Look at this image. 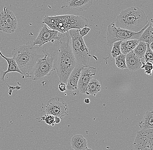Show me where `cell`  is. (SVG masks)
Here are the masks:
<instances>
[{
  "label": "cell",
  "instance_id": "cell-21",
  "mask_svg": "<svg viewBox=\"0 0 153 150\" xmlns=\"http://www.w3.org/2000/svg\"><path fill=\"white\" fill-rule=\"evenodd\" d=\"M139 40L147 44L153 42V19L149 21V26L143 31Z\"/></svg>",
  "mask_w": 153,
  "mask_h": 150
},
{
  "label": "cell",
  "instance_id": "cell-15",
  "mask_svg": "<svg viewBox=\"0 0 153 150\" xmlns=\"http://www.w3.org/2000/svg\"><path fill=\"white\" fill-rule=\"evenodd\" d=\"M126 64L127 69L131 71L139 70L142 66L140 58L136 55L133 50L126 55Z\"/></svg>",
  "mask_w": 153,
  "mask_h": 150
},
{
  "label": "cell",
  "instance_id": "cell-10",
  "mask_svg": "<svg viewBox=\"0 0 153 150\" xmlns=\"http://www.w3.org/2000/svg\"><path fill=\"white\" fill-rule=\"evenodd\" d=\"M133 145L134 150H153V129L137 131Z\"/></svg>",
  "mask_w": 153,
  "mask_h": 150
},
{
  "label": "cell",
  "instance_id": "cell-9",
  "mask_svg": "<svg viewBox=\"0 0 153 150\" xmlns=\"http://www.w3.org/2000/svg\"><path fill=\"white\" fill-rule=\"evenodd\" d=\"M18 28V21L11 10L4 7L0 13V30L6 33H12Z\"/></svg>",
  "mask_w": 153,
  "mask_h": 150
},
{
  "label": "cell",
  "instance_id": "cell-14",
  "mask_svg": "<svg viewBox=\"0 0 153 150\" xmlns=\"http://www.w3.org/2000/svg\"><path fill=\"white\" fill-rule=\"evenodd\" d=\"M93 0H67V6L78 11L87 10L93 4Z\"/></svg>",
  "mask_w": 153,
  "mask_h": 150
},
{
  "label": "cell",
  "instance_id": "cell-19",
  "mask_svg": "<svg viewBox=\"0 0 153 150\" xmlns=\"http://www.w3.org/2000/svg\"><path fill=\"white\" fill-rule=\"evenodd\" d=\"M139 41V40H129L122 41L120 45L121 53L124 55H127L130 52L133 50L138 45Z\"/></svg>",
  "mask_w": 153,
  "mask_h": 150
},
{
  "label": "cell",
  "instance_id": "cell-33",
  "mask_svg": "<svg viewBox=\"0 0 153 150\" xmlns=\"http://www.w3.org/2000/svg\"><path fill=\"white\" fill-rule=\"evenodd\" d=\"M149 46H150V48L153 52V42L151 43Z\"/></svg>",
  "mask_w": 153,
  "mask_h": 150
},
{
  "label": "cell",
  "instance_id": "cell-2",
  "mask_svg": "<svg viewBox=\"0 0 153 150\" xmlns=\"http://www.w3.org/2000/svg\"><path fill=\"white\" fill-rule=\"evenodd\" d=\"M60 47L56 54L55 70L60 83L67 85L69 75L77 64L71 45V38L68 32L62 33L59 41Z\"/></svg>",
  "mask_w": 153,
  "mask_h": 150
},
{
  "label": "cell",
  "instance_id": "cell-5",
  "mask_svg": "<svg viewBox=\"0 0 153 150\" xmlns=\"http://www.w3.org/2000/svg\"><path fill=\"white\" fill-rule=\"evenodd\" d=\"M79 31L80 30L76 29L69 30L68 33L71 38L72 50L77 64L87 67L88 66L91 55Z\"/></svg>",
  "mask_w": 153,
  "mask_h": 150
},
{
  "label": "cell",
  "instance_id": "cell-4",
  "mask_svg": "<svg viewBox=\"0 0 153 150\" xmlns=\"http://www.w3.org/2000/svg\"><path fill=\"white\" fill-rule=\"evenodd\" d=\"M88 20L80 16L74 15L59 16H45L43 18L42 23L48 26L51 29L64 33L71 29L81 30L88 25Z\"/></svg>",
  "mask_w": 153,
  "mask_h": 150
},
{
  "label": "cell",
  "instance_id": "cell-31",
  "mask_svg": "<svg viewBox=\"0 0 153 150\" xmlns=\"http://www.w3.org/2000/svg\"><path fill=\"white\" fill-rule=\"evenodd\" d=\"M55 123L58 124L61 122V118L58 117H55Z\"/></svg>",
  "mask_w": 153,
  "mask_h": 150
},
{
  "label": "cell",
  "instance_id": "cell-8",
  "mask_svg": "<svg viewBox=\"0 0 153 150\" xmlns=\"http://www.w3.org/2000/svg\"><path fill=\"white\" fill-rule=\"evenodd\" d=\"M68 104L64 99L58 96L50 99L46 106L47 114L60 117L61 119L68 115Z\"/></svg>",
  "mask_w": 153,
  "mask_h": 150
},
{
  "label": "cell",
  "instance_id": "cell-26",
  "mask_svg": "<svg viewBox=\"0 0 153 150\" xmlns=\"http://www.w3.org/2000/svg\"><path fill=\"white\" fill-rule=\"evenodd\" d=\"M147 51L145 52L143 59L145 62H150L153 64V52L150 47V44H147Z\"/></svg>",
  "mask_w": 153,
  "mask_h": 150
},
{
  "label": "cell",
  "instance_id": "cell-11",
  "mask_svg": "<svg viewBox=\"0 0 153 150\" xmlns=\"http://www.w3.org/2000/svg\"><path fill=\"white\" fill-rule=\"evenodd\" d=\"M62 38V33L57 30L49 29L47 25H44L39 30L37 38L33 41V45L42 47L45 44L53 43L54 41H60Z\"/></svg>",
  "mask_w": 153,
  "mask_h": 150
},
{
  "label": "cell",
  "instance_id": "cell-20",
  "mask_svg": "<svg viewBox=\"0 0 153 150\" xmlns=\"http://www.w3.org/2000/svg\"><path fill=\"white\" fill-rule=\"evenodd\" d=\"M101 85L99 81L95 79L91 80L87 86L85 94L88 95L96 96L100 91Z\"/></svg>",
  "mask_w": 153,
  "mask_h": 150
},
{
  "label": "cell",
  "instance_id": "cell-23",
  "mask_svg": "<svg viewBox=\"0 0 153 150\" xmlns=\"http://www.w3.org/2000/svg\"><path fill=\"white\" fill-rule=\"evenodd\" d=\"M115 64L119 69H127L126 64V55L121 53L115 58Z\"/></svg>",
  "mask_w": 153,
  "mask_h": 150
},
{
  "label": "cell",
  "instance_id": "cell-7",
  "mask_svg": "<svg viewBox=\"0 0 153 150\" xmlns=\"http://www.w3.org/2000/svg\"><path fill=\"white\" fill-rule=\"evenodd\" d=\"M56 54L52 55L47 51L45 56L38 60L33 72V80H42L45 76H49L53 71L55 70Z\"/></svg>",
  "mask_w": 153,
  "mask_h": 150
},
{
  "label": "cell",
  "instance_id": "cell-16",
  "mask_svg": "<svg viewBox=\"0 0 153 150\" xmlns=\"http://www.w3.org/2000/svg\"><path fill=\"white\" fill-rule=\"evenodd\" d=\"M0 56L7 61V65H8L7 70L5 71L1 72V73H0L1 80L6 83L4 80L5 76L7 74L10 73V72H18V73H20V74L23 75L22 73L21 72V71L19 69V67L16 64V61H15L13 57L9 58V57H6L2 53L1 50H0Z\"/></svg>",
  "mask_w": 153,
  "mask_h": 150
},
{
  "label": "cell",
  "instance_id": "cell-12",
  "mask_svg": "<svg viewBox=\"0 0 153 150\" xmlns=\"http://www.w3.org/2000/svg\"><path fill=\"white\" fill-rule=\"evenodd\" d=\"M97 69L95 67H88L83 68L77 83V89L82 94H85L87 86L93 77L95 75Z\"/></svg>",
  "mask_w": 153,
  "mask_h": 150
},
{
  "label": "cell",
  "instance_id": "cell-32",
  "mask_svg": "<svg viewBox=\"0 0 153 150\" xmlns=\"http://www.w3.org/2000/svg\"><path fill=\"white\" fill-rule=\"evenodd\" d=\"M84 102H85V103L86 104H88L90 103V99H88V98H86V99H85L84 100Z\"/></svg>",
  "mask_w": 153,
  "mask_h": 150
},
{
  "label": "cell",
  "instance_id": "cell-13",
  "mask_svg": "<svg viewBox=\"0 0 153 150\" xmlns=\"http://www.w3.org/2000/svg\"><path fill=\"white\" fill-rule=\"evenodd\" d=\"M84 67H85L83 66L76 65L74 69L72 71L68 79L67 84V91L72 92L71 94L73 95H75L74 93H76V95L78 94L75 91H78L77 89V83L81 75V70Z\"/></svg>",
  "mask_w": 153,
  "mask_h": 150
},
{
  "label": "cell",
  "instance_id": "cell-22",
  "mask_svg": "<svg viewBox=\"0 0 153 150\" xmlns=\"http://www.w3.org/2000/svg\"><path fill=\"white\" fill-rule=\"evenodd\" d=\"M147 49V43L140 41L138 45L133 50V51L136 55L140 59L143 58Z\"/></svg>",
  "mask_w": 153,
  "mask_h": 150
},
{
  "label": "cell",
  "instance_id": "cell-18",
  "mask_svg": "<svg viewBox=\"0 0 153 150\" xmlns=\"http://www.w3.org/2000/svg\"><path fill=\"white\" fill-rule=\"evenodd\" d=\"M141 129H153V110H149L145 114L142 121L139 124Z\"/></svg>",
  "mask_w": 153,
  "mask_h": 150
},
{
  "label": "cell",
  "instance_id": "cell-27",
  "mask_svg": "<svg viewBox=\"0 0 153 150\" xmlns=\"http://www.w3.org/2000/svg\"><path fill=\"white\" fill-rule=\"evenodd\" d=\"M41 119L42 121H45L47 124L49 126H53L55 124V116L53 115L47 114L46 115L42 116Z\"/></svg>",
  "mask_w": 153,
  "mask_h": 150
},
{
  "label": "cell",
  "instance_id": "cell-28",
  "mask_svg": "<svg viewBox=\"0 0 153 150\" xmlns=\"http://www.w3.org/2000/svg\"><path fill=\"white\" fill-rule=\"evenodd\" d=\"M90 30V28L87 27H83V28L80 30L79 33H80V35H81L82 37H83L87 35V34L89 33Z\"/></svg>",
  "mask_w": 153,
  "mask_h": 150
},
{
  "label": "cell",
  "instance_id": "cell-29",
  "mask_svg": "<svg viewBox=\"0 0 153 150\" xmlns=\"http://www.w3.org/2000/svg\"><path fill=\"white\" fill-rule=\"evenodd\" d=\"M7 86H8V88H9V91H8V94L10 95H12V92L14 90H20L22 88V87L19 86H10L8 84H7Z\"/></svg>",
  "mask_w": 153,
  "mask_h": 150
},
{
  "label": "cell",
  "instance_id": "cell-17",
  "mask_svg": "<svg viewBox=\"0 0 153 150\" xmlns=\"http://www.w3.org/2000/svg\"><path fill=\"white\" fill-rule=\"evenodd\" d=\"M71 146L74 150H83L88 148L87 141L81 134H76L72 137Z\"/></svg>",
  "mask_w": 153,
  "mask_h": 150
},
{
  "label": "cell",
  "instance_id": "cell-3",
  "mask_svg": "<svg viewBox=\"0 0 153 150\" xmlns=\"http://www.w3.org/2000/svg\"><path fill=\"white\" fill-rule=\"evenodd\" d=\"M149 22L143 10L134 6L122 10L117 17L115 24L117 28L138 32L144 28Z\"/></svg>",
  "mask_w": 153,
  "mask_h": 150
},
{
  "label": "cell",
  "instance_id": "cell-1",
  "mask_svg": "<svg viewBox=\"0 0 153 150\" xmlns=\"http://www.w3.org/2000/svg\"><path fill=\"white\" fill-rule=\"evenodd\" d=\"M46 51L44 47L34 46L31 41L13 50L12 57L22 73L23 78L31 77L38 60L44 57Z\"/></svg>",
  "mask_w": 153,
  "mask_h": 150
},
{
  "label": "cell",
  "instance_id": "cell-6",
  "mask_svg": "<svg viewBox=\"0 0 153 150\" xmlns=\"http://www.w3.org/2000/svg\"><path fill=\"white\" fill-rule=\"evenodd\" d=\"M149 22L142 30L138 32H134L126 30L117 28L114 22L109 25L107 29V45L111 47L114 43L118 41H127L129 40H139L143 31L148 27Z\"/></svg>",
  "mask_w": 153,
  "mask_h": 150
},
{
  "label": "cell",
  "instance_id": "cell-30",
  "mask_svg": "<svg viewBox=\"0 0 153 150\" xmlns=\"http://www.w3.org/2000/svg\"><path fill=\"white\" fill-rule=\"evenodd\" d=\"M58 89L62 92H65L67 91V85L65 83H60V84L58 85Z\"/></svg>",
  "mask_w": 153,
  "mask_h": 150
},
{
  "label": "cell",
  "instance_id": "cell-34",
  "mask_svg": "<svg viewBox=\"0 0 153 150\" xmlns=\"http://www.w3.org/2000/svg\"><path fill=\"white\" fill-rule=\"evenodd\" d=\"M83 150H93L91 149H89V148H86V149H85Z\"/></svg>",
  "mask_w": 153,
  "mask_h": 150
},
{
  "label": "cell",
  "instance_id": "cell-25",
  "mask_svg": "<svg viewBox=\"0 0 153 150\" xmlns=\"http://www.w3.org/2000/svg\"><path fill=\"white\" fill-rule=\"evenodd\" d=\"M141 69L144 70V73L147 75L151 76L152 74L153 64L150 62H142Z\"/></svg>",
  "mask_w": 153,
  "mask_h": 150
},
{
  "label": "cell",
  "instance_id": "cell-24",
  "mask_svg": "<svg viewBox=\"0 0 153 150\" xmlns=\"http://www.w3.org/2000/svg\"><path fill=\"white\" fill-rule=\"evenodd\" d=\"M121 42L122 41H118L115 42L113 44V46L111 52V55L114 58H115L122 53L120 49V45Z\"/></svg>",
  "mask_w": 153,
  "mask_h": 150
}]
</instances>
